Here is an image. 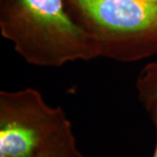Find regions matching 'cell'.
<instances>
[{
    "label": "cell",
    "instance_id": "1",
    "mask_svg": "<svg viewBox=\"0 0 157 157\" xmlns=\"http://www.w3.org/2000/svg\"><path fill=\"white\" fill-rule=\"evenodd\" d=\"M0 33L36 67L100 57L95 40L71 20L63 0H0Z\"/></svg>",
    "mask_w": 157,
    "mask_h": 157
},
{
    "label": "cell",
    "instance_id": "5",
    "mask_svg": "<svg viewBox=\"0 0 157 157\" xmlns=\"http://www.w3.org/2000/svg\"><path fill=\"white\" fill-rule=\"evenodd\" d=\"M33 157H86L78 146L75 134Z\"/></svg>",
    "mask_w": 157,
    "mask_h": 157
},
{
    "label": "cell",
    "instance_id": "2",
    "mask_svg": "<svg viewBox=\"0 0 157 157\" xmlns=\"http://www.w3.org/2000/svg\"><path fill=\"white\" fill-rule=\"evenodd\" d=\"M68 15L90 34L100 57L134 62L157 54V3L63 0Z\"/></svg>",
    "mask_w": 157,
    "mask_h": 157
},
{
    "label": "cell",
    "instance_id": "6",
    "mask_svg": "<svg viewBox=\"0 0 157 157\" xmlns=\"http://www.w3.org/2000/svg\"><path fill=\"white\" fill-rule=\"evenodd\" d=\"M144 108L146 109L147 113H148L150 119H151L153 125L155 128V133H156V143H155V148L154 152H153L152 157H157V97L154 99L149 100L148 102L143 104Z\"/></svg>",
    "mask_w": 157,
    "mask_h": 157
},
{
    "label": "cell",
    "instance_id": "4",
    "mask_svg": "<svg viewBox=\"0 0 157 157\" xmlns=\"http://www.w3.org/2000/svg\"><path fill=\"white\" fill-rule=\"evenodd\" d=\"M136 90L142 104L157 97V61L148 63L140 71L136 80Z\"/></svg>",
    "mask_w": 157,
    "mask_h": 157
},
{
    "label": "cell",
    "instance_id": "3",
    "mask_svg": "<svg viewBox=\"0 0 157 157\" xmlns=\"http://www.w3.org/2000/svg\"><path fill=\"white\" fill-rule=\"evenodd\" d=\"M73 134L63 109L38 90L0 92V157H33Z\"/></svg>",
    "mask_w": 157,
    "mask_h": 157
},
{
    "label": "cell",
    "instance_id": "7",
    "mask_svg": "<svg viewBox=\"0 0 157 157\" xmlns=\"http://www.w3.org/2000/svg\"><path fill=\"white\" fill-rule=\"evenodd\" d=\"M141 1H146V2H152V3H157V0H141Z\"/></svg>",
    "mask_w": 157,
    "mask_h": 157
}]
</instances>
